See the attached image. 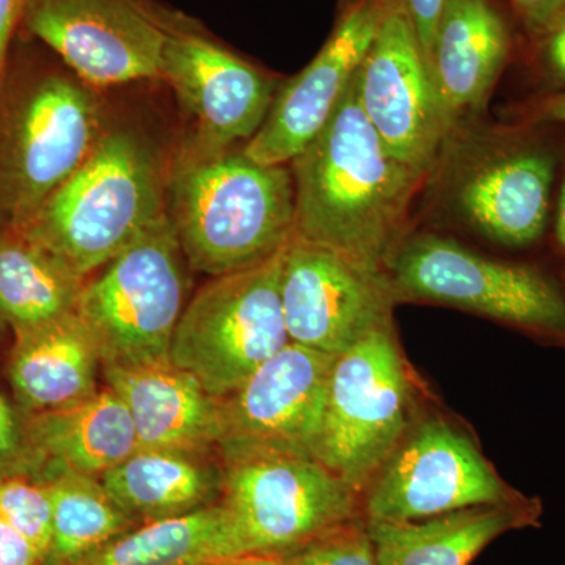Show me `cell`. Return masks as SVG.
Listing matches in <instances>:
<instances>
[{"mask_svg": "<svg viewBox=\"0 0 565 565\" xmlns=\"http://www.w3.org/2000/svg\"><path fill=\"white\" fill-rule=\"evenodd\" d=\"M296 239L388 275L422 174L386 150L356 99L355 84L291 163Z\"/></svg>", "mask_w": 565, "mask_h": 565, "instance_id": "6da1fadb", "label": "cell"}, {"mask_svg": "<svg viewBox=\"0 0 565 565\" xmlns=\"http://www.w3.org/2000/svg\"><path fill=\"white\" fill-rule=\"evenodd\" d=\"M166 212L191 269L212 278L248 269L294 239L291 167L185 141L167 172Z\"/></svg>", "mask_w": 565, "mask_h": 565, "instance_id": "7a4b0ae2", "label": "cell"}, {"mask_svg": "<svg viewBox=\"0 0 565 565\" xmlns=\"http://www.w3.org/2000/svg\"><path fill=\"white\" fill-rule=\"evenodd\" d=\"M167 172L143 136L107 125L79 169L20 230L87 280L166 214Z\"/></svg>", "mask_w": 565, "mask_h": 565, "instance_id": "3957f363", "label": "cell"}, {"mask_svg": "<svg viewBox=\"0 0 565 565\" xmlns=\"http://www.w3.org/2000/svg\"><path fill=\"white\" fill-rule=\"evenodd\" d=\"M106 126L96 88L70 68L9 70L0 87V226L31 221Z\"/></svg>", "mask_w": 565, "mask_h": 565, "instance_id": "277c9868", "label": "cell"}, {"mask_svg": "<svg viewBox=\"0 0 565 565\" xmlns=\"http://www.w3.org/2000/svg\"><path fill=\"white\" fill-rule=\"evenodd\" d=\"M188 267L166 212L85 281L76 315L90 330L103 367L170 362L174 330L189 302Z\"/></svg>", "mask_w": 565, "mask_h": 565, "instance_id": "5b68a950", "label": "cell"}, {"mask_svg": "<svg viewBox=\"0 0 565 565\" xmlns=\"http://www.w3.org/2000/svg\"><path fill=\"white\" fill-rule=\"evenodd\" d=\"M388 277L396 302L462 308L565 348V286L537 264L487 258L455 239L423 234L399 245Z\"/></svg>", "mask_w": 565, "mask_h": 565, "instance_id": "8992f818", "label": "cell"}, {"mask_svg": "<svg viewBox=\"0 0 565 565\" xmlns=\"http://www.w3.org/2000/svg\"><path fill=\"white\" fill-rule=\"evenodd\" d=\"M416 385L393 327L337 356L316 459L362 494L418 416Z\"/></svg>", "mask_w": 565, "mask_h": 565, "instance_id": "52a82bcc", "label": "cell"}, {"mask_svg": "<svg viewBox=\"0 0 565 565\" xmlns=\"http://www.w3.org/2000/svg\"><path fill=\"white\" fill-rule=\"evenodd\" d=\"M285 248L248 269L212 278L182 311L170 363L217 399L289 344L280 294Z\"/></svg>", "mask_w": 565, "mask_h": 565, "instance_id": "ba28073f", "label": "cell"}, {"mask_svg": "<svg viewBox=\"0 0 565 565\" xmlns=\"http://www.w3.org/2000/svg\"><path fill=\"white\" fill-rule=\"evenodd\" d=\"M221 503L243 555L285 556L334 526L364 519L363 498L316 457H222Z\"/></svg>", "mask_w": 565, "mask_h": 565, "instance_id": "9c48e42d", "label": "cell"}, {"mask_svg": "<svg viewBox=\"0 0 565 565\" xmlns=\"http://www.w3.org/2000/svg\"><path fill=\"white\" fill-rule=\"evenodd\" d=\"M475 441L440 416L416 419L363 493L366 523H405L526 500Z\"/></svg>", "mask_w": 565, "mask_h": 565, "instance_id": "30bf717a", "label": "cell"}, {"mask_svg": "<svg viewBox=\"0 0 565 565\" xmlns=\"http://www.w3.org/2000/svg\"><path fill=\"white\" fill-rule=\"evenodd\" d=\"M169 13L156 0H28L21 28L103 88L159 79Z\"/></svg>", "mask_w": 565, "mask_h": 565, "instance_id": "8fae6325", "label": "cell"}, {"mask_svg": "<svg viewBox=\"0 0 565 565\" xmlns=\"http://www.w3.org/2000/svg\"><path fill=\"white\" fill-rule=\"evenodd\" d=\"M159 79L195 122L192 145L232 150L262 128L275 98L274 81L181 11L170 9Z\"/></svg>", "mask_w": 565, "mask_h": 565, "instance_id": "7c38bea8", "label": "cell"}, {"mask_svg": "<svg viewBox=\"0 0 565 565\" xmlns=\"http://www.w3.org/2000/svg\"><path fill=\"white\" fill-rule=\"evenodd\" d=\"M353 84L390 154L426 177L452 125L404 0H393Z\"/></svg>", "mask_w": 565, "mask_h": 565, "instance_id": "4fadbf2b", "label": "cell"}, {"mask_svg": "<svg viewBox=\"0 0 565 565\" xmlns=\"http://www.w3.org/2000/svg\"><path fill=\"white\" fill-rule=\"evenodd\" d=\"M280 294L289 343L327 355H343L367 334L393 327L388 275L296 237L282 253Z\"/></svg>", "mask_w": 565, "mask_h": 565, "instance_id": "5bb4252c", "label": "cell"}, {"mask_svg": "<svg viewBox=\"0 0 565 565\" xmlns=\"http://www.w3.org/2000/svg\"><path fill=\"white\" fill-rule=\"evenodd\" d=\"M337 356L289 343L221 399L222 457L288 452L316 457Z\"/></svg>", "mask_w": 565, "mask_h": 565, "instance_id": "9a60e30c", "label": "cell"}, {"mask_svg": "<svg viewBox=\"0 0 565 565\" xmlns=\"http://www.w3.org/2000/svg\"><path fill=\"white\" fill-rule=\"evenodd\" d=\"M393 0H341L329 39L275 95L262 128L243 151L264 166H289L343 102Z\"/></svg>", "mask_w": 565, "mask_h": 565, "instance_id": "2e32d148", "label": "cell"}, {"mask_svg": "<svg viewBox=\"0 0 565 565\" xmlns=\"http://www.w3.org/2000/svg\"><path fill=\"white\" fill-rule=\"evenodd\" d=\"M561 158L531 131L509 137L460 182L457 206L487 239L530 248L544 239Z\"/></svg>", "mask_w": 565, "mask_h": 565, "instance_id": "e0dca14e", "label": "cell"}, {"mask_svg": "<svg viewBox=\"0 0 565 565\" xmlns=\"http://www.w3.org/2000/svg\"><path fill=\"white\" fill-rule=\"evenodd\" d=\"M107 386L128 407L140 448L200 455L218 448L221 399L170 362L103 367Z\"/></svg>", "mask_w": 565, "mask_h": 565, "instance_id": "ac0fdd59", "label": "cell"}, {"mask_svg": "<svg viewBox=\"0 0 565 565\" xmlns=\"http://www.w3.org/2000/svg\"><path fill=\"white\" fill-rule=\"evenodd\" d=\"M511 51V28L494 0L446 2L429 65L451 125L487 102Z\"/></svg>", "mask_w": 565, "mask_h": 565, "instance_id": "d6986e66", "label": "cell"}, {"mask_svg": "<svg viewBox=\"0 0 565 565\" xmlns=\"http://www.w3.org/2000/svg\"><path fill=\"white\" fill-rule=\"evenodd\" d=\"M542 501L476 505L405 523H366L377 565H470L509 531L541 526Z\"/></svg>", "mask_w": 565, "mask_h": 565, "instance_id": "ffe728a7", "label": "cell"}, {"mask_svg": "<svg viewBox=\"0 0 565 565\" xmlns=\"http://www.w3.org/2000/svg\"><path fill=\"white\" fill-rule=\"evenodd\" d=\"M10 382L20 403L36 414L58 411L98 392V345L76 311L17 333Z\"/></svg>", "mask_w": 565, "mask_h": 565, "instance_id": "44dd1931", "label": "cell"}, {"mask_svg": "<svg viewBox=\"0 0 565 565\" xmlns=\"http://www.w3.org/2000/svg\"><path fill=\"white\" fill-rule=\"evenodd\" d=\"M29 437L63 470L102 478L140 448L128 407L114 390L36 415Z\"/></svg>", "mask_w": 565, "mask_h": 565, "instance_id": "7402d4cb", "label": "cell"}, {"mask_svg": "<svg viewBox=\"0 0 565 565\" xmlns=\"http://www.w3.org/2000/svg\"><path fill=\"white\" fill-rule=\"evenodd\" d=\"M99 479L122 511L145 522L188 514L222 493V470L169 449L139 448Z\"/></svg>", "mask_w": 565, "mask_h": 565, "instance_id": "603a6c76", "label": "cell"}, {"mask_svg": "<svg viewBox=\"0 0 565 565\" xmlns=\"http://www.w3.org/2000/svg\"><path fill=\"white\" fill-rule=\"evenodd\" d=\"M85 281L22 230L0 226V318L14 332L74 313Z\"/></svg>", "mask_w": 565, "mask_h": 565, "instance_id": "cb8c5ba5", "label": "cell"}, {"mask_svg": "<svg viewBox=\"0 0 565 565\" xmlns=\"http://www.w3.org/2000/svg\"><path fill=\"white\" fill-rule=\"evenodd\" d=\"M239 541L217 501L188 514L152 520L85 557L79 565H207L239 556Z\"/></svg>", "mask_w": 565, "mask_h": 565, "instance_id": "d4e9b609", "label": "cell"}, {"mask_svg": "<svg viewBox=\"0 0 565 565\" xmlns=\"http://www.w3.org/2000/svg\"><path fill=\"white\" fill-rule=\"evenodd\" d=\"M52 501V537L43 565H79L136 525L115 503L102 479L63 470L47 482Z\"/></svg>", "mask_w": 565, "mask_h": 565, "instance_id": "484cf974", "label": "cell"}, {"mask_svg": "<svg viewBox=\"0 0 565 565\" xmlns=\"http://www.w3.org/2000/svg\"><path fill=\"white\" fill-rule=\"evenodd\" d=\"M0 520L24 535L46 561L52 537V501L47 484L20 478L0 479Z\"/></svg>", "mask_w": 565, "mask_h": 565, "instance_id": "4316f807", "label": "cell"}, {"mask_svg": "<svg viewBox=\"0 0 565 565\" xmlns=\"http://www.w3.org/2000/svg\"><path fill=\"white\" fill-rule=\"evenodd\" d=\"M281 557L286 565H377L364 519L334 526Z\"/></svg>", "mask_w": 565, "mask_h": 565, "instance_id": "83f0119b", "label": "cell"}, {"mask_svg": "<svg viewBox=\"0 0 565 565\" xmlns=\"http://www.w3.org/2000/svg\"><path fill=\"white\" fill-rule=\"evenodd\" d=\"M535 65L546 79L556 85V90L565 88V6L557 13L548 29L537 40L530 41Z\"/></svg>", "mask_w": 565, "mask_h": 565, "instance_id": "f1b7e54d", "label": "cell"}, {"mask_svg": "<svg viewBox=\"0 0 565 565\" xmlns=\"http://www.w3.org/2000/svg\"><path fill=\"white\" fill-rule=\"evenodd\" d=\"M527 41L537 40L557 17L565 0H509Z\"/></svg>", "mask_w": 565, "mask_h": 565, "instance_id": "f546056e", "label": "cell"}, {"mask_svg": "<svg viewBox=\"0 0 565 565\" xmlns=\"http://www.w3.org/2000/svg\"><path fill=\"white\" fill-rule=\"evenodd\" d=\"M448 0H404L405 10L411 17L416 33H418L419 43H422L427 62L430 58V51L437 32L438 22ZM430 66V65H429Z\"/></svg>", "mask_w": 565, "mask_h": 565, "instance_id": "4dcf8cb0", "label": "cell"}, {"mask_svg": "<svg viewBox=\"0 0 565 565\" xmlns=\"http://www.w3.org/2000/svg\"><path fill=\"white\" fill-rule=\"evenodd\" d=\"M24 434L9 401L0 394V468H9L24 455Z\"/></svg>", "mask_w": 565, "mask_h": 565, "instance_id": "1f68e13d", "label": "cell"}, {"mask_svg": "<svg viewBox=\"0 0 565 565\" xmlns=\"http://www.w3.org/2000/svg\"><path fill=\"white\" fill-rule=\"evenodd\" d=\"M28 0H0V87L10 68V51L21 29Z\"/></svg>", "mask_w": 565, "mask_h": 565, "instance_id": "d6a6232c", "label": "cell"}, {"mask_svg": "<svg viewBox=\"0 0 565 565\" xmlns=\"http://www.w3.org/2000/svg\"><path fill=\"white\" fill-rule=\"evenodd\" d=\"M0 565H43L39 550L0 520Z\"/></svg>", "mask_w": 565, "mask_h": 565, "instance_id": "836d02e7", "label": "cell"}, {"mask_svg": "<svg viewBox=\"0 0 565 565\" xmlns=\"http://www.w3.org/2000/svg\"><path fill=\"white\" fill-rule=\"evenodd\" d=\"M530 120L534 122H561L565 125V88L552 92L531 107Z\"/></svg>", "mask_w": 565, "mask_h": 565, "instance_id": "e575fe53", "label": "cell"}, {"mask_svg": "<svg viewBox=\"0 0 565 565\" xmlns=\"http://www.w3.org/2000/svg\"><path fill=\"white\" fill-rule=\"evenodd\" d=\"M553 239L557 250L565 256V169L563 181L559 185V195H557V206L555 215V225H553Z\"/></svg>", "mask_w": 565, "mask_h": 565, "instance_id": "d590c367", "label": "cell"}, {"mask_svg": "<svg viewBox=\"0 0 565 565\" xmlns=\"http://www.w3.org/2000/svg\"><path fill=\"white\" fill-rule=\"evenodd\" d=\"M207 565H286L281 556L258 555V553H248V555L223 557Z\"/></svg>", "mask_w": 565, "mask_h": 565, "instance_id": "8d00e7d4", "label": "cell"}]
</instances>
